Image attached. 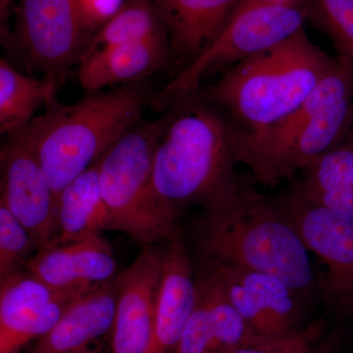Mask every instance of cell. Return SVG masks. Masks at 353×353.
<instances>
[{"mask_svg": "<svg viewBox=\"0 0 353 353\" xmlns=\"http://www.w3.org/2000/svg\"><path fill=\"white\" fill-rule=\"evenodd\" d=\"M217 279L225 294L248 326L268 343L296 339L301 311L297 292L278 277L226 264L201 263Z\"/></svg>", "mask_w": 353, "mask_h": 353, "instance_id": "9c48e42d", "label": "cell"}, {"mask_svg": "<svg viewBox=\"0 0 353 353\" xmlns=\"http://www.w3.org/2000/svg\"><path fill=\"white\" fill-rule=\"evenodd\" d=\"M167 243L150 353L175 352L196 303V274L182 234Z\"/></svg>", "mask_w": 353, "mask_h": 353, "instance_id": "9a60e30c", "label": "cell"}, {"mask_svg": "<svg viewBox=\"0 0 353 353\" xmlns=\"http://www.w3.org/2000/svg\"><path fill=\"white\" fill-rule=\"evenodd\" d=\"M171 57L188 65L211 46L229 24L241 0H153Z\"/></svg>", "mask_w": 353, "mask_h": 353, "instance_id": "e0dca14e", "label": "cell"}, {"mask_svg": "<svg viewBox=\"0 0 353 353\" xmlns=\"http://www.w3.org/2000/svg\"><path fill=\"white\" fill-rule=\"evenodd\" d=\"M347 143H348V145L353 146V130H352V134H350V141H348Z\"/></svg>", "mask_w": 353, "mask_h": 353, "instance_id": "1f68e13d", "label": "cell"}, {"mask_svg": "<svg viewBox=\"0 0 353 353\" xmlns=\"http://www.w3.org/2000/svg\"><path fill=\"white\" fill-rule=\"evenodd\" d=\"M90 345L88 347L83 348V350H77V352H70V353H108L104 352L103 350H101V348L99 347H92Z\"/></svg>", "mask_w": 353, "mask_h": 353, "instance_id": "4dcf8cb0", "label": "cell"}, {"mask_svg": "<svg viewBox=\"0 0 353 353\" xmlns=\"http://www.w3.org/2000/svg\"><path fill=\"white\" fill-rule=\"evenodd\" d=\"M99 159L60 194L57 236L52 243L83 240L101 234L103 230L115 231L99 187Z\"/></svg>", "mask_w": 353, "mask_h": 353, "instance_id": "ffe728a7", "label": "cell"}, {"mask_svg": "<svg viewBox=\"0 0 353 353\" xmlns=\"http://www.w3.org/2000/svg\"><path fill=\"white\" fill-rule=\"evenodd\" d=\"M352 95L353 72L338 60L307 99L280 122L256 132H241L234 128L236 163L245 165L255 180L268 185L279 158L308 123L332 104Z\"/></svg>", "mask_w": 353, "mask_h": 353, "instance_id": "8fae6325", "label": "cell"}, {"mask_svg": "<svg viewBox=\"0 0 353 353\" xmlns=\"http://www.w3.org/2000/svg\"><path fill=\"white\" fill-rule=\"evenodd\" d=\"M274 203L326 267L320 285L330 305L353 315V218L309 201L297 188Z\"/></svg>", "mask_w": 353, "mask_h": 353, "instance_id": "52a82bcc", "label": "cell"}, {"mask_svg": "<svg viewBox=\"0 0 353 353\" xmlns=\"http://www.w3.org/2000/svg\"><path fill=\"white\" fill-rule=\"evenodd\" d=\"M324 333V326L322 323H316L307 329H304L303 333L294 340L283 341V343H272V345H254L241 348L233 353H292L301 347L306 341Z\"/></svg>", "mask_w": 353, "mask_h": 353, "instance_id": "4316f807", "label": "cell"}, {"mask_svg": "<svg viewBox=\"0 0 353 353\" xmlns=\"http://www.w3.org/2000/svg\"><path fill=\"white\" fill-rule=\"evenodd\" d=\"M0 280V353H20L43 338L70 304L92 287L55 288L26 270Z\"/></svg>", "mask_w": 353, "mask_h": 353, "instance_id": "30bf717a", "label": "cell"}, {"mask_svg": "<svg viewBox=\"0 0 353 353\" xmlns=\"http://www.w3.org/2000/svg\"><path fill=\"white\" fill-rule=\"evenodd\" d=\"M14 0H0V15H1V23L6 21L7 16L10 12L11 4Z\"/></svg>", "mask_w": 353, "mask_h": 353, "instance_id": "f546056e", "label": "cell"}, {"mask_svg": "<svg viewBox=\"0 0 353 353\" xmlns=\"http://www.w3.org/2000/svg\"><path fill=\"white\" fill-rule=\"evenodd\" d=\"M117 277V276H116ZM116 278L92 285L70 304L31 353H70L111 332L116 314Z\"/></svg>", "mask_w": 353, "mask_h": 353, "instance_id": "ac0fdd59", "label": "cell"}, {"mask_svg": "<svg viewBox=\"0 0 353 353\" xmlns=\"http://www.w3.org/2000/svg\"><path fill=\"white\" fill-rule=\"evenodd\" d=\"M297 189L306 199L353 218V146H339L311 165Z\"/></svg>", "mask_w": 353, "mask_h": 353, "instance_id": "7402d4cb", "label": "cell"}, {"mask_svg": "<svg viewBox=\"0 0 353 353\" xmlns=\"http://www.w3.org/2000/svg\"><path fill=\"white\" fill-rule=\"evenodd\" d=\"M199 267L196 306L174 353H233L243 347L277 343L253 333L214 275Z\"/></svg>", "mask_w": 353, "mask_h": 353, "instance_id": "5bb4252c", "label": "cell"}, {"mask_svg": "<svg viewBox=\"0 0 353 353\" xmlns=\"http://www.w3.org/2000/svg\"><path fill=\"white\" fill-rule=\"evenodd\" d=\"M26 271L55 288L88 287L116 278L117 262L101 234L41 248Z\"/></svg>", "mask_w": 353, "mask_h": 353, "instance_id": "2e32d148", "label": "cell"}, {"mask_svg": "<svg viewBox=\"0 0 353 353\" xmlns=\"http://www.w3.org/2000/svg\"><path fill=\"white\" fill-rule=\"evenodd\" d=\"M146 101L145 88L125 87L71 105L52 102L34 117L20 136L38 157L57 201L72 181L139 122Z\"/></svg>", "mask_w": 353, "mask_h": 353, "instance_id": "277c9868", "label": "cell"}, {"mask_svg": "<svg viewBox=\"0 0 353 353\" xmlns=\"http://www.w3.org/2000/svg\"><path fill=\"white\" fill-rule=\"evenodd\" d=\"M345 341V330L334 328L306 341L292 353H341Z\"/></svg>", "mask_w": 353, "mask_h": 353, "instance_id": "83f0119b", "label": "cell"}, {"mask_svg": "<svg viewBox=\"0 0 353 353\" xmlns=\"http://www.w3.org/2000/svg\"><path fill=\"white\" fill-rule=\"evenodd\" d=\"M58 85L46 79L32 78L0 60V132L7 138L20 136L41 106L57 101Z\"/></svg>", "mask_w": 353, "mask_h": 353, "instance_id": "44dd1931", "label": "cell"}, {"mask_svg": "<svg viewBox=\"0 0 353 353\" xmlns=\"http://www.w3.org/2000/svg\"><path fill=\"white\" fill-rule=\"evenodd\" d=\"M170 57L167 32H160L83 57L79 67V82L90 92L112 83L134 82L161 69Z\"/></svg>", "mask_w": 353, "mask_h": 353, "instance_id": "d6986e66", "label": "cell"}, {"mask_svg": "<svg viewBox=\"0 0 353 353\" xmlns=\"http://www.w3.org/2000/svg\"><path fill=\"white\" fill-rule=\"evenodd\" d=\"M1 201L29 231L38 250L57 236L58 201L50 181L21 136L1 150Z\"/></svg>", "mask_w": 353, "mask_h": 353, "instance_id": "7c38bea8", "label": "cell"}, {"mask_svg": "<svg viewBox=\"0 0 353 353\" xmlns=\"http://www.w3.org/2000/svg\"><path fill=\"white\" fill-rule=\"evenodd\" d=\"M299 2H301V0H241L234 13L246 7L256 6V4H290L299 3Z\"/></svg>", "mask_w": 353, "mask_h": 353, "instance_id": "f1b7e54d", "label": "cell"}, {"mask_svg": "<svg viewBox=\"0 0 353 353\" xmlns=\"http://www.w3.org/2000/svg\"><path fill=\"white\" fill-rule=\"evenodd\" d=\"M234 128L204 104L190 102L167 118L152 170L155 197L178 222L185 209L208 208L238 182Z\"/></svg>", "mask_w": 353, "mask_h": 353, "instance_id": "7a4b0ae2", "label": "cell"}, {"mask_svg": "<svg viewBox=\"0 0 353 353\" xmlns=\"http://www.w3.org/2000/svg\"><path fill=\"white\" fill-rule=\"evenodd\" d=\"M163 32L166 30L153 0H127L120 10L92 34L83 58L95 51L141 41Z\"/></svg>", "mask_w": 353, "mask_h": 353, "instance_id": "603a6c76", "label": "cell"}, {"mask_svg": "<svg viewBox=\"0 0 353 353\" xmlns=\"http://www.w3.org/2000/svg\"><path fill=\"white\" fill-rule=\"evenodd\" d=\"M38 250L24 225L0 204V279L25 270L29 255Z\"/></svg>", "mask_w": 353, "mask_h": 353, "instance_id": "d4e9b609", "label": "cell"}, {"mask_svg": "<svg viewBox=\"0 0 353 353\" xmlns=\"http://www.w3.org/2000/svg\"><path fill=\"white\" fill-rule=\"evenodd\" d=\"M75 0H21L16 43L27 63L59 85L81 62L88 39Z\"/></svg>", "mask_w": 353, "mask_h": 353, "instance_id": "ba28073f", "label": "cell"}, {"mask_svg": "<svg viewBox=\"0 0 353 353\" xmlns=\"http://www.w3.org/2000/svg\"><path fill=\"white\" fill-rule=\"evenodd\" d=\"M338 64L304 29L232 67L203 92L241 132L273 126L296 110Z\"/></svg>", "mask_w": 353, "mask_h": 353, "instance_id": "3957f363", "label": "cell"}, {"mask_svg": "<svg viewBox=\"0 0 353 353\" xmlns=\"http://www.w3.org/2000/svg\"><path fill=\"white\" fill-rule=\"evenodd\" d=\"M163 250L143 252L116 277V314L110 353H150Z\"/></svg>", "mask_w": 353, "mask_h": 353, "instance_id": "4fadbf2b", "label": "cell"}, {"mask_svg": "<svg viewBox=\"0 0 353 353\" xmlns=\"http://www.w3.org/2000/svg\"><path fill=\"white\" fill-rule=\"evenodd\" d=\"M166 119L132 127L99 159V180L115 231L143 248L168 241L179 233L152 189L155 150Z\"/></svg>", "mask_w": 353, "mask_h": 353, "instance_id": "5b68a950", "label": "cell"}, {"mask_svg": "<svg viewBox=\"0 0 353 353\" xmlns=\"http://www.w3.org/2000/svg\"><path fill=\"white\" fill-rule=\"evenodd\" d=\"M83 31L94 34L120 10L125 0H75Z\"/></svg>", "mask_w": 353, "mask_h": 353, "instance_id": "484cf974", "label": "cell"}, {"mask_svg": "<svg viewBox=\"0 0 353 353\" xmlns=\"http://www.w3.org/2000/svg\"><path fill=\"white\" fill-rule=\"evenodd\" d=\"M306 20L333 43L336 59L353 72V0H304Z\"/></svg>", "mask_w": 353, "mask_h": 353, "instance_id": "cb8c5ba5", "label": "cell"}, {"mask_svg": "<svg viewBox=\"0 0 353 353\" xmlns=\"http://www.w3.org/2000/svg\"><path fill=\"white\" fill-rule=\"evenodd\" d=\"M303 3L256 4L236 11L214 43L165 87L161 101L194 94L202 79L225 72L289 39L305 22Z\"/></svg>", "mask_w": 353, "mask_h": 353, "instance_id": "8992f818", "label": "cell"}, {"mask_svg": "<svg viewBox=\"0 0 353 353\" xmlns=\"http://www.w3.org/2000/svg\"><path fill=\"white\" fill-rule=\"evenodd\" d=\"M201 263L262 272L287 283L297 294L315 285L309 252L274 201L239 179L194 222Z\"/></svg>", "mask_w": 353, "mask_h": 353, "instance_id": "6da1fadb", "label": "cell"}]
</instances>
